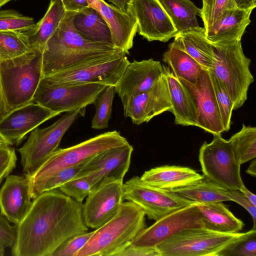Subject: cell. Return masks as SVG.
Returning <instances> with one entry per match:
<instances>
[{
	"mask_svg": "<svg viewBox=\"0 0 256 256\" xmlns=\"http://www.w3.org/2000/svg\"><path fill=\"white\" fill-rule=\"evenodd\" d=\"M82 204L58 188L46 191L32 200L11 248L14 256H51L71 237L88 231Z\"/></svg>",
	"mask_w": 256,
	"mask_h": 256,
	"instance_id": "cell-1",
	"label": "cell"
},
{
	"mask_svg": "<svg viewBox=\"0 0 256 256\" xmlns=\"http://www.w3.org/2000/svg\"><path fill=\"white\" fill-rule=\"evenodd\" d=\"M75 12H66L46 42L42 52L43 76L96 59L124 54L114 46L82 37L73 26Z\"/></svg>",
	"mask_w": 256,
	"mask_h": 256,
	"instance_id": "cell-2",
	"label": "cell"
},
{
	"mask_svg": "<svg viewBox=\"0 0 256 256\" xmlns=\"http://www.w3.org/2000/svg\"><path fill=\"white\" fill-rule=\"evenodd\" d=\"M145 216L132 202H122L118 213L94 230L76 256H115L146 228Z\"/></svg>",
	"mask_w": 256,
	"mask_h": 256,
	"instance_id": "cell-3",
	"label": "cell"
},
{
	"mask_svg": "<svg viewBox=\"0 0 256 256\" xmlns=\"http://www.w3.org/2000/svg\"><path fill=\"white\" fill-rule=\"evenodd\" d=\"M42 74V52L30 50L0 61V80L6 114L33 101Z\"/></svg>",
	"mask_w": 256,
	"mask_h": 256,
	"instance_id": "cell-4",
	"label": "cell"
},
{
	"mask_svg": "<svg viewBox=\"0 0 256 256\" xmlns=\"http://www.w3.org/2000/svg\"><path fill=\"white\" fill-rule=\"evenodd\" d=\"M128 143L116 131L106 132L72 146L56 150L31 176H26L32 200L48 179L58 171L90 160L96 154Z\"/></svg>",
	"mask_w": 256,
	"mask_h": 256,
	"instance_id": "cell-5",
	"label": "cell"
},
{
	"mask_svg": "<svg viewBox=\"0 0 256 256\" xmlns=\"http://www.w3.org/2000/svg\"><path fill=\"white\" fill-rule=\"evenodd\" d=\"M212 44V63L209 70L221 82L236 110L246 101L254 81L250 70V60L244 54L241 40Z\"/></svg>",
	"mask_w": 256,
	"mask_h": 256,
	"instance_id": "cell-6",
	"label": "cell"
},
{
	"mask_svg": "<svg viewBox=\"0 0 256 256\" xmlns=\"http://www.w3.org/2000/svg\"><path fill=\"white\" fill-rule=\"evenodd\" d=\"M198 159L204 176L227 190H239L244 184L240 172V164L229 140L221 134H214L210 143L201 146Z\"/></svg>",
	"mask_w": 256,
	"mask_h": 256,
	"instance_id": "cell-7",
	"label": "cell"
},
{
	"mask_svg": "<svg viewBox=\"0 0 256 256\" xmlns=\"http://www.w3.org/2000/svg\"><path fill=\"white\" fill-rule=\"evenodd\" d=\"M80 115L83 114L78 110L66 112L51 126L31 132L23 146L17 150L25 176L32 174L57 150L62 138Z\"/></svg>",
	"mask_w": 256,
	"mask_h": 256,
	"instance_id": "cell-8",
	"label": "cell"
},
{
	"mask_svg": "<svg viewBox=\"0 0 256 256\" xmlns=\"http://www.w3.org/2000/svg\"><path fill=\"white\" fill-rule=\"evenodd\" d=\"M128 62L123 54L84 62L44 76L42 79L52 84L96 83L114 86Z\"/></svg>",
	"mask_w": 256,
	"mask_h": 256,
	"instance_id": "cell-9",
	"label": "cell"
},
{
	"mask_svg": "<svg viewBox=\"0 0 256 256\" xmlns=\"http://www.w3.org/2000/svg\"><path fill=\"white\" fill-rule=\"evenodd\" d=\"M107 86L96 83L80 84H52L41 79L33 101L52 112L60 113L80 111L92 104Z\"/></svg>",
	"mask_w": 256,
	"mask_h": 256,
	"instance_id": "cell-10",
	"label": "cell"
},
{
	"mask_svg": "<svg viewBox=\"0 0 256 256\" xmlns=\"http://www.w3.org/2000/svg\"><path fill=\"white\" fill-rule=\"evenodd\" d=\"M241 233L226 234L204 227L183 230L156 247L160 256H216Z\"/></svg>",
	"mask_w": 256,
	"mask_h": 256,
	"instance_id": "cell-11",
	"label": "cell"
},
{
	"mask_svg": "<svg viewBox=\"0 0 256 256\" xmlns=\"http://www.w3.org/2000/svg\"><path fill=\"white\" fill-rule=\"evenodd\" d=\"M122 198L137 205L149 219L154 220L196 203L171 191L147 184L138 176H134L123 184Z\"/></svg>",
	"mask_w": 256,
	"mask_h": 256,
	"instance_id": "cell-12",
	"label": "cell"
},
{
	"mask_svg": "<svg viewBox=\"0 0 256 256\" xmlns=\"http://www.w3.org/2000/svg\"><path fill=\"white\" fill-rule=\"evenodd\" d=\"M201 214L196 203L172 212L148 228H144L131 244L139 247L156 248L177 234L190 228H202Z\"/></svg>",
	"mask_w": 256,
	"mask_h": 256,
	"instance_id": "cell-13",
	"label": "cell"
},
{
	"mask_svg": "<svg viewBox=\"0 0 256 256\" xmlns=\"http://www.w3.org/2000/svg\"><path fill=\"white\" fill-rule=\"evenodd\" d=\"M126 12L137 23V32L148 42H166L178 33L160 0H129Z\"/></svg>",
	"mask_w": 256,
	"mask_h": 256,
	"instance_id": "cell-14",
	"label": "cell"
},
{
	"mask_svg": "<svg viewBox=\"0 0 256 256\" xmlns=\"http://www.w3.org/2000/svg\"><path fill=\"white\" fill-rule=\"evenodd\" d=\"M123 180H110L92 190L82 206L86 226L98 228L119 212L122 203Z\"/></svg>",
	"mask_w": 256,
	"mask_h": 256,
	"instance_id": "cell-15",
	"label": "cell"
},
{
	"mask_svg": "<svg viewBox=\"0 0 256 256\" xmlns=\"http://www.w3.org/2000/svg\"><path fill=\"white\" fill-rule=\"evenodd\" d=\"M179 80L186 89L196 107L198 114L196 126L213 135L224 132L209 70L202 68L195 84Z\"/></svg>",
	"mask_w": 256,
	"mask_h": 256,
	"instance_id": "cell-16",
	"label": "cell"
},
{
	"mask_svg": "<svg viewBox=\"0 0 256 256\" xmlns=\"http://www.w3.org/2000/svg\"><path fill=\"white\" fill-rule=\"evenodd\" d=\"M122 104L124 116L130 118L137 125L148 122L164 112H170L172 104L165 72L150 88L131 96Z\"/></svg>",
	"mask_w": 256,
	"mask_h": 256,
	"instance_id": "cell-17",
	"label": "cell"
},
{
	"mask_svg": "<svg viewBox=\"0 0 256 256\" xmlns=\"http://www.w3.org/2000/svg\"><path fill=\"white\" fill-rule=\"evenodd\" d=\"M133 150L132 146L128 143L102 152L93 157L76 177L88 176L93 182V190L106 181L123 180Z\"/></svg>",
	"mask_w": 256,
	"mask_h": 256,
	"instance_id": "cell-18",
	"label": "cell"
},
{
	"mask_svg": "<svg viewBox=\"0 0 256 256\" xmlns=\"http://www.w3.org/2000/svg\"><path fill=\"white\" fill-rule=\"evenodd\" d=\"M60 114L32 102L2 118L0 134L10 146H18L29 132Z\"/></svg>",
	"mask_w": 256,
	"mask_h": 256,
	"instance_id": "cell-19",
	"label": "cell"
},
{
	"mask_svg": "<svg viewBox=\"0 0 256 256\" xmlns=\"http://www.w3.org/2000/svg\"><path fill=\"white\" fill-rule=\"evenodd\" d=\"M163 66L153 58L128 63L114 86L122 104L131 96L147 90L164 73Z\"/></svg>",
	"mask_w": 256,
	"mask_h": 256,
	"instance_id": "cell-20",
	"label": "cell"
},
{
	"mask_svg": "<svg viewBox=\"0 0 256 256\" xmlns=\"http://www.w3.org/2000/svg\"><path fill=\"white\" fill-rule=\"evenodd\" d=\"M32 200L26 177L9 174L0 188V213L10 222L18 224L29 210Z\"/></svg>",
	"mask_w": 256,
	"mask_h": 256,
	"instance_id": "cell-21",
	"label": "cell"
},
{
	"mask_svg": "<svg viewBox=\"0 0 256 256\" xmlns=\"http://www.w3.org/2000/svg\"><path fill=\"white\" fill-rule=\"evenodd\" d=\"M108 24L114 46L126 54H129L137 32V23L127 12L110 4L104 0H88Z\"/></svg>",
	"mask_w": 256,
	"mask_h": 256,
	"instance_id": "cell-22",
	"label": "cell"
},
{
	"mask_svg": "<svg viewBox=\"0 0 256 256\" xmlns=\"http://www.w3.org/2000/svg\"><path fill=\"white\" fill-rule=\"evenodd\" d=\"M252 10L237 8L226 10L217 22L205 29L206 38L212 44L241 40L250 22Z\"/></svg>",
	"mask_w": 256,
	"mask_h": 256,
	"instance_id": "cell-23",
	"label": "cell"
},
{
	"mask_svg": "<svg viewBox=\"0 0 256 256\" xmlns=\"http://www.w3.org/2000/svg\"><path fill=\"white\" fill-rule=\"evenodd\" d=\"M204 176L190 168L166 165L146 171L140 178L147 184L171 191L192 184Z\"/></svg>",
	"mask_w": 256,
	"mask_h": 256,
	"instance_id": "cell-24",
	"label": "cell"
},
{
	"mask_svg": "<svg viewBox=\"0 0 256 256\" xmlns=\"http://www.w3.org/2000/svg\"><path fill=\"white\" fill-rule=\"evenodd\" d=\"M168 80L171 112L174 122L182 126H197L198 114L195 104L186 89L168 66H163Z\"/></svg>",
	"mask_w": 256,
	"mask_h": 256,
	"instance_id": "cell-25",
	"label": "cell"
},
{
	"mask_svg": "<svg viewBox=\"0 0 256 256\" xmlns=\"http://www.w3.org/2000/svg\"><path fill=\"white\" fill-rule=\"evenodd\" d=\"M173 43L194 58L204 69L212 65L214 46L206 38L204 28L200 27L178 32Z\"/></svg>",
	"mask_w": 256,
	"mask_h": 256,
	"instance_id": "cell-26",
	"label": "cell"
},
{
	"mask_svg": "<svg viewBox=\"0 0 256 256\" xmlns=\"http://www.w3.org/2000/svg\"><path fill=\"white\" fill-rule=\"evenodd\" d=\"M72 24L75 30L84 38L114 46L108 24L92 7L86 8L76 12L73 17Z\"/></svg>",
	"mask_w": 256,
	"mask_h": 256,
	"instance_id": "cell-27",
	"label": "cell"
},
{
	"mask_svg": "<svg viewBox=\"0 0 256 256\" xmlns=\"http://www.w3.org/2000/svg\"><path fill=\"white\" fill-rule=\"evenodd\" d=\"M66 11L62 0H50L44 16L34 26L26 32L32 50L42 52L48 39L64 18Z\"/></svg>",
	"mask_w": 256,
	"mask_h": 256,
	"instance_id": "cell-28",
	"label": "cell"
},
{
	"mask_svg": "<svg viewBox=\"0 0 256 256\" xmlns=\"http://www.w3.org/2000/svg\"><path fill=\"white\" fill-rule=\"evenodd\" d=\"M196 204L202 215L204 228L206 229L234 234L240 231L244 225L222 202Z\"/></svg>",
	"mask_w": 256,
	"mask_h": 256,
	"instance_id": "cell-29",
	"label": "cell"
},
{
	"mask_svg": "<svg viewBox=\"0 0 256 256\" xmlns=\"http://www.w3.org/2000/svg\"><path fill=\"white\" fill-rule=\"evenodd\" d=\"M162 60L168 64L178 78L195 84L198 76L203 68L200 64L186 52L172 42L164 53Z\"/></svg>",
	"mask_w": 256,
	"mask_h": 256,
	"instance_id": "cell-30",
	"label": "cell"
},
{
	"mask_svg": "<svg viewBox=\"0 0 256 256\" xmlns=\"http://www.w3.org/2000/svg\"><path fill=\"white\" fill-rule=\"evenodd\" d=\"M171 192L198 204L230 201L227 189L204 176L198 181Z\"/></svg>",
	"mask_w": 256,
	"mask_h": 256,
	"instance_id": "cell-31",
	"label": "cell"
},
{
	"mask_svg": "<svg viewBox=\"0 0 256 256\" xmlns=\"http://www.w3.org/2000/svg\"><path fill=\"white\" fill-rule=\"evenodd\" d=\"M178 33L198 28L197 16L200 8L190 0H160Z\"/></svg>",
	"mask_w": 256,
	"mask_h": 256,
	"instance_id": "cell-32",
	"label": "cell"
},
{
	"mask_svg": "<svg viewBox=\"0 0 256 256\" xmlns=\"http://www.w3.org/2000/svg\"><path fill=\"white\" fill-rule=\"evenodd\" d=\"M240 164L256 157V128L242 124L241 130L228 140Z\"/></svg>",
	"mask_w": 256,
	"mask_h": 256,
	"instance_id": "cell-33",
	"label": "cell"
},
{
	"mask_svg": "<svg viewBox=\"0 0 256 256\" xmlns=\"http://www.w3.org/2000/svg\"><path fill=\"white\" fill-rule=\"evenodd\" d=\"M26 32H0V60L20 56L32 50Z\"/></svg>",
	"mask_w": 256,
	"mask_h": 256,
	"instance_id": "cell-34",
	"label": "cell"
},
{
	"mask_svg": "<svg viewBox=\"0 0 256 256\" xmlns=\"http://www.w3.org/2000/svg\"><path fill=\"white\" fill-rule=\"evenodd\" d=\"M116 94L114 86H107L93 102L96 108V113L92 122V128L102 130L108 128Z\"/></svg>",
	"mask_w": 256,
	"mask_h": 256,
	"instance_id": "cell-35",
	"label": "cell"
},
{
	"mask_svg": "<svg viewBox=\"0 0 256 256\" xmlns=\"http://www.w3.org/2000/svg\"><path fill=\"white\" fill-rule=\"evenodd\" d=\"M256 256V228L241 233L217 254L216 256Z\"/></svg>",
	"mask_w": 256,
	"mask_h": 256,
	"instance_id": "cell-36",
	"label": "cell"
},
{
	"mask_svg": "<svg viewBox=\"0 0 256 256\" xmlns=\"http://www.w3.org/2000/svg\"><path fill=\"white\" fill-rule=\"evenodd\" d=\"M35 24L33 18L24 16L17 11H0V32H26L32 28Z\"/></svg>",
	"mask_w": 256,
	"mask_h": 256,
	"instance_id": "cell-37",
	"label": "cell"
},
{
	"mask_svg": "<svg viewBox=\"0 0 256 256\" xmlns=\"http://www.w3.org/2000/svg\"><path fill=\"white\" fill-rule=\"evenodd\" d=\"M200 16L206 29L217 22L228 10L236 8L234 0H202Z\"/></svg>",
	"mask_w": 256,
	"mask_h": 256,
	"instance_id": "cell-38",
	"label": "cell"
},
{
	"mask_svg": "<svg viewBox=\"0 0 256 256\" xmlns=\"http://www.w3.org/2000/svg\"><path fill=\"white\" fill-rule=\"evenodd\" d=\"M219 109L224 132H228L230 126L233 103L221 82L209 70Z\"/></svg>",
	"mask_w": 256,
	"mask_h": 256,
	"instance_id": "cell-39",
	"label": "cell"
},
{
	"mask_svg": "<svg viewBox=\"0 0 256 256\" xmlns=\"http://www.w3.org/2000/svg\"><path fill=\"white\" fill-rule=\"evenodd\" d=\"M58 189L66 196L82 202L93 190V182L88 176L76 177L62 184Z\"/></svg>",
	"mask_w": 256,
	"mask_h": 256,
	"instance_id": "cell-40",
	"label": "cell"
},
{
	"mask_svg": "<svg viewBox=\"0 0 256 256\" xmlns=\"http://www.w3.org/2000/svg\"><path fill=\"white\" fill-rule=\"evenodd\" d=\"M91 159L74 166L64 168L53 174L42 186L38 196L44 192L58 188L62 184L74 178Z\"/></svg>",
	"mask_w": 256,
	"mask_h": 256,
	"instance_id": "cell-41",
	"label": "cell"
},
{
	"mask_svg": "<svg viewBox=\"0 0 256 256\" xmlns=\"http://www.w3.org/2000/svg\"><path fill=\"white\" fill-rule=\"evenodd\" d=\"M94 231L75 235L60 245L51 256H76L88 242Z\"/></svg>",
	"mask_w": 256,
	"mask_h": 256,
	"instance_id": "cell-42",
	"label": "cell"
},
{
	"mask_svg": "<svg viewBox=\"0 0 256 256\" xmlns=\"http://www.w3.org/2000/svg\"><path fill=\"white\" fill-rule=\"evenodd\" d=\"M16 161L14 148L0 147V184L16 168Z\"/></svg>",
	"mask_w": 256,
	"mask_h": 256,
	"instance_id": "cell-43",
	"label": "cell"
},
{
	"mask_svg": "<svg viewBox=\"0 0 256 256\" xmlns=\"http://www.w3.org/2000/svg\"><path fill=\"white\" fill-rule=\"evenodd\" d=\"M16 236V224L11 225L0 213V244L11 248L14 244Z\"/></svg>",
	"mask_w": 256,
	"mask_h": 256,
	"instance_id": "cell-44",
	"label": "cell"
},
{
	"mask_svg": "<svg viewBox=\"0 0 256 256\" xmlns=\"http://www.w3.org/2000/svg\"><path fill=\"white\" fill-rule=\"evenodd\" d=\"M227 194L233 201L244 208L251 216L254 226L253 228H256V206H254L238 190H227Z\"/></svg>",
	"mask_w": 256,
	"mask_h": 256,
	"instance_id": "cell-45",
	"label": "cell"
},
{
	"mask_svg": "<svg viewBox=\"0 0 256 256\" xmlns=\"http://www.w3.org/2000/svg\"><path fill=\"white\" fill-rule=\"evenodd\" d=\"M115 256H160V254L156 248L139 247L130 243Z\"/></svg>",
	"mask_w": 256,
	"mask_h": 256,
	"instance_id": "cell-46",
	"label": "cell"
},
{
	"mask_svg": "<svg viewBox=\"0 0 256 256\" xmlns=\"http://www.w3.org/2000/svg\"><path fill=\"white\" fill-rule=\"evenodd\" d=\"M66 12H76L90 7L88 0H62Z\"/></svg>",
	"mask_w": 256,
	"mask_h": 256,
	"instance_id": "cell-47",
	"label": "cell"
},
{
	"mask_svg": "<svg viewBox=\"0 0 256 256\" xmlns=\"http://www.w3.org/2000/svg\"><path fill=\"white\" fill-rule=\"evenodd\" d=\"M236 8L243 10H254L256 6V0H234Z\"/></svg>",
	"mask_w": 256,
	"mask_h": 256,
	"instance_id": "cell-48",
	"label": "cell"
},
{
	"mask_svg": "<svg viewBox=\"0 0 256 256\" xmlns=\"http://www.w3.org/2000/svg\"><path fill=\"white\" fill-rule=\"evenodd\" d=\"M238 190H240L254 206H256V196L254 194L248 190L244 184Z\"/></svg>",
	"mask_w": 256,
	"mask_h": 256,
	"instance_id": "cell-49",
	"label": "cell"
},
{
	"mask_svg": "<svg viewBox=\"0 0 256 256\" xmlns=\"http://www.w3.org/2000/svg\"><path fill=\"white\" fill-rule=\"evenodd\" d=\"M6 114V110L4 98L2 94L0 80V120Z\"/></svg>",
	"mask_w": 256,
	"mask_h": 256,
	"instance_id": "cell-50",
	"label": "cell"
},
{
	"mask_svg": "<svg viewBox=\"0 0 256 256\" xmlns=\"http://www.w3.org/2000/svg\"><path fill=\"white\" fill-rule=\"evenodd\" d=\"M120 10L126 12L128 2L129 0H108Z\"/></svg>",
	"mask_w": 256,
	"mask_h": 256,
	"instance_id": "cell-51",
	"label": "cell"
},
{
	"mask_svg": "<svg viewBox=\"0 0 256 256\" xmlns=\"http://www.w3.org/2000/svg\"><path fill=\"white\" fill-rule=\"evenodd\" d=\"M248 174L255 177L256 176V160L255 158L250 162L249 166L246 170Z\"/></svg>",
	"mask_w": 256,
	"mask_h": 256,
	"instance_id": "cell-52",
	"label": "cell"
},
{
	"mask_svg": "<svg viewBox=\"0 0 256 256\" xmlns=\"http://www.w3.org/2000/svg\"><path fill=\"white\" fill-rule=\"evenodd\" d=\"M8 146H10L8 144L0 134V147H6Z\"/></svg>",
	"mask_w": 256,
	"mask_h": 256,
	"instance_id": "cell-53",
	"label": "cell"
},
{
	"mask_svg": "<svg viewBox=\"0 0 256 256\" xmlns=\"http://www.w3.org/2000/svg\"><path fill=\"white\" fill-rule=\"evenodd\" d=\"M6 246L0 244V256H3L4 254Z\"/></svg>",
	"mask_w": 256,
	"mask_h": 256,
	"instance_id": "cell-54",
	"label": "cell"
},
{
	"mask_svg": "<svg viewBox=\"0 0 256 256\" xmlns=\"http://www.w3.org/2000/svg\"><path fill=\"white\" fill-rule=\"evenodd\" d=\"M11 0H0V8Z\"/></svg>",
	"mask_w": 256,
	"mask_h": 256,
	"instance_id": "cell-55",
	"label": "cell"
}]
</instances>
